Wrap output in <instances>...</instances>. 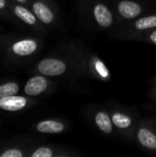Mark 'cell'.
<instances>
[{
	"instance_id": "20",
	"label": "cell",
	"mask_w": 156,
	"mask_h": 157,
	"mask_svg": "<svg viewBox=\"0 0 156 157\" xmlns=\"http://www.w3.org/2000/svg\"><path fill=\"white\" fill-rule=\"evenodd\" d=\"M17 3H19V4H22V5H25L27 6H29V4H30V0H13Z\"/></svg>"
},
{
	"instance_id": "9",
	"label": "cell",
	"mask_w": 156,
	"mask_h": 157,
	"mask_svg": "<svg viewBox=\"0 0 156 157\" xmlns=\"http://www.w3.org/2000/svg\"><path fill=\"white\" fill-rule=\"evenodd\" d=\"M115 13L120 20L132 21L144 13V6L136 0H117Z\"/></svg>"
},
{
	"instance_id": "16",
	"label": "cell",
	"mask_w": 156,
	"mask_h": 157,
	"mask_svg": "<svg viewBox=\"0 0 156 157\" xmlns=\"http://www.w3.org/2000/svg\"><path fill=\"white\" fill-rule=\"evenodd\" d=\"M20 91V86L18 83L14 81L5 82L0 85V98L17 95Z\"/></svg>"
},
{
	"instance_id": "19",
	"label": "cell",
	"mask_w": 156,
	"mask_h": 157,
	"mask_svg": "<svg viewBox=\"0 0 156 157\" xmlns=\"http://www.w3.org/2000/svg\"><path fill=\"white\" fill-rule=\"evenodd\" d=\"M9 15V3L7 0H0V16L6 17Z\"/></svg>"
},
{
	"instance_id": "6",
	"label": "cell",
	"mask_w": 156,
	"mask_h": 157,
	"mask_svg": "<svg viewBox=\"0 0 156 157\" xmlns=\"http://www.w3.org/2000/svg\"><path fill=\"white\" fill-rule=\"evenodd\" d=\"M109 112L116 131L125 138H133V133L139 121L134 114L120 108H113Z\"/></svg>"
},
{
	"instance_id": "12",
	"label": "cell",
	"mask_w": 156,
	"mask_h": 157,
	"mask_svg": "<svg viewBox=\"0 0 156 157\" xmlns=\"http://www.w3.org/2000/svg\"><path fill=\"white\" fill-rule=\"evenodd\" d=\"M92 121L95 127L103 134L112 136L115 133L110 112L105 109H97L92 112Z\"/></svg>"
},
{
	"instance_id": "8",
	"label": "cell",
	"mask_w": 156,
	"mask_h": 157,
	"mask_svg": "<svg viewBox=\"0 0 156 157\" xmlns=\"http://www.w3.org/2000/svg\"><path fill=\"white\" fill-rule=\"evenodd\" d=\"M9 3V13H12L19 21L25 25L40 31L44 30V25L38 19L33 11L25 5L17 3L15 1H8Z\"/></svg>"
},
{
	"instance_id": "7",
	"label": "cell",
	"mask_w": 156,
	"mask_h": 157,
	"mask_svg": "<svg viewBox=\"0 0 156 157\" xmlns=\"http://www.w3.org/2000/svg\"><path fill=\"white\" fill-rule=\"evenodd\" d=\"M41 42L37 38H20L11 41L7 48V55L12 59H25L38 52Z\"/></svg>"
},
{
	"instance_id": "5",
	"label": "cell",
	"mask_w": 156,
	"mask_h": 157,
	"mask_svg": "<svg viewBox=\"0 0 156 157\" xmlns=\"http://www.w3.org/2000/svg\"><path fill=\"white\" fill-rule=\"evenodd\" d=\"M133 139L144 150L156 153V123L150 120L139 121Z\"/></svg>"
},
{
	"instance_id": "14",
	"label": "cell",
	"mask_w": 156,
	"mask_h": 157,
	"mask_svg": "<svg viewBox=\"0 0 156 157\" xmlns=\"http://www.w3.org/2000/svg\"><path fill=\"white\" fill-rule=\"evenodd\" d=\"M81 155L79 153L58 146L41 145L32 149L29 153V157H76Z\"/></svg>"
},
{
	"instance_id": "11",
	"label": "cell",
	"mask_w": 156,
	"mask_h": 157,
	"mask_svg": "<svg viewBox=\"0 0 156 157\" xmlns=\"http://www.w3.org/2000/svg\"><path fill=\"white\" fill-rule=\"evenodd\" d=\"M156 28V14L143 16L138 17L129 24L126 30L123 32L125 36L133 39L135 36Z\"/></svg>"
},
{
	"instance_id": "2",
	"label": "cell",
	"mask_w": 156,
	"mask_h": 157,
	"mask_svg": "<svg viewBox=\"0 0 156 157\" xmlns=\"http://www.w3.org/2000/svg\"><path fill=\"white\" fill-rule=\"evenodd\" d=\"M74 47L79 58L82 74L90 75L103 82L111 80V73L103 60L88 49L82 46Z\"/></svg>"
},
{
	"instance_id": "3",
	"label": "cell",
	"mask_w": 156,
	"mask_h": 157,
	"mask_svg": "<svg viewBox=\"0 0 156 157\" xmlns=\"http://www.w3.org/2000/svg\"><path fill=\"white\" fill-rule=\"evenodd\" d=\"M86 9L93 23L99 29H107L114 25V11L105 1L92 0L88 3Z\"/></svg>"
},
{
	"instance_id": "1",
	"label": "cell",
	"mask_w": 156,
	"mask_h": 157,
	"mask_svg": "<svg viewBox=\"0 0 156 157\" xmlns=\"http://www.w3.org/2000/svg\"><path fill=\"white\" fill-rule=\"evenodd\" d=\"M34 71L48 77L82 73L79 58L74 46L69 48V54L66 56H49L41 59L36 64Z\"/></svg>"
},
{
	"instance_id": "13",
	"label": "cell",
	"mask_w": 156,
	"mask_h": 157,
	"mask_svg": "<svg viewBox=\"0 0 156 157\" xmlns=\"http://www.w3.org/2000/svg\"><path fill=\"white\" fill-rule=\"evenodd\" d=\"M34 103L32 98L28 96H10L0 98V109L8 112L21 111Z\"/></svg>"
},
{
	"instance_id": "21",
	"label": "cell",
	"mask_w": 156,
	"mask_h": 157,
	"mask_svg": "<svg viewBox=\"0 0 156 157\" xmlns=\"http://www.w3.org/2000/svg\"><path fill=\"white\" fill-rule=\"evenodd\" d=\"M152 95H153L154 98L156 100V85L154 86V88H153V90H152Z\"/></svg>"
},
{
	"instance_id": "17",
	"label": "cell",
	"mask_w": 156,
	"mask_h": 157,
	"mask_svg": "<svg viewBox=\"0 0 156 157\" xmlns=\"http://www.w3.org/2000/svg\"><path fill=\"white\" fill-rule=\"evenodd\" d=\"M27 155H29L27 150L17 146L5 147L0 151V157H24Z\"/></svg>"
},
{
	"instance_id": "15",
	"label": "cell",
	"mask_w": 156,
	"mask_h": 157,
	"mask_svg": "<svg viewBox=\"0 0 156 157\" xmlns=\"http://www.w3.org/2000/svg\"><path fill=\"white\" fill-rule=\"evenodd\" d=\"M35 131L43 134H60L69 129L67 121L59 119L42 120L37 122L34 126Z\"/></svg>"
},
{
	"instance_id": "22",
	"label": "cell",
	"mask_w": 156,
	"mask_h": 157,
	"mask_svg": "<svg viewBox=\"0 0 156 157\" xmlns=\"http://www.w3.org/2000/svg\"><path fill=\"white\" fill-rule=\"evenodd\" d=\"M154 82H155V84H156V77L154 78Z\"/></svg>"
},
{
	"instance_id": "4",
	"label": "cell",
	"mask_w": 156,
	"mask_h": 157,
	"mask_svg": "<svg viewBox=\"0 0 156 157\" xmlns=\"http://www.w3.org/2000/svg\"><path fill=\"white\" fill-rule=\"evenodd\" d=\"M29 8L46 27L53 28L60 21V13L51 0H30Z\"/></svg>"
},
{
	"instance_id": "10",
	"label": "cell",
	"mask_w": 156,
	"mask_h": 157,
	"mask_svg": "<svg viewBox=\"0 0 156 157\" xmlns=\"http://www.w3.org/2000/svg\"><path fill=\"white\" fill-rule=\"evenodd\" d=\"M53 87V83L48 76L37 74L31 76L24 85L23 92L25 96L36 98L51 91Z\"/></svg>"
},
{
	"instance_id": "18",
	"label": "cell",
	"mask_w": 156,
	"mask_h": 157,
	"mask_svg": "<svg viewBox=\"0 0 156 157\" xmlns=\"http://www.w3.org/2000/svg\"><path fill=\"white\" fill-rule=\"evenodd\" d=\"M133 39H138L140 40L152 43L156 46V28L150 29V30H147L145 32H143V33L135 36Z\"/></svg>"
}]
</instances>
